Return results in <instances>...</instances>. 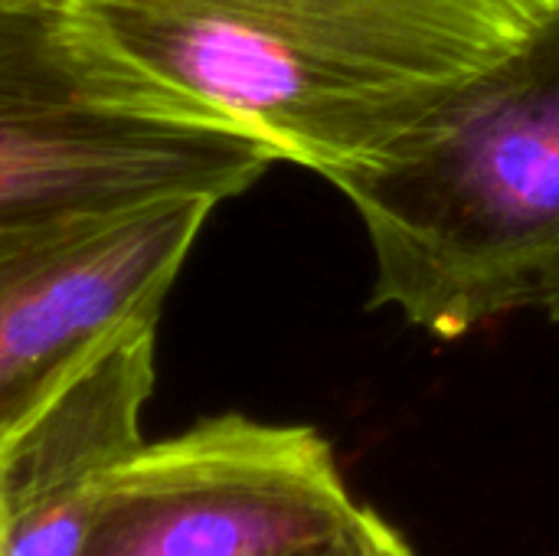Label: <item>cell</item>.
Here are the masks:
<instances>
[{
    "mask_svg": "<svg viewBox=\"0 0 559 556\" xmlns=\"http://www.w3.org/2000/svg\"><path fill=\"white\" fill-rule=\"evenodd\" d=\"M154 331L115 341L0 452V556H79L108 475L144 442Z\"/></svg>",
    "mask_w": 559,
    "mask_h": 556,
    "instance_id": "cell-6",
    "label": "cell"
},
{
    "mask_svg": "<svg viewBox=\"0 0 559 556\" xmlns=\"http://www.w3.org/2000/svg\"><path fill=\"white\" fill-rule=\"evenodd\" d=\"M357 210L370 308L436 338L559 311V7L383 157L331 180Z\"/></svg>",
    "mask_w": 559,
    "mask_h": 556,
    "instance_id": "cell-2",
    "label": "cell"
},
{
    "mask_svg": "<svg viewBox=\"0 0 559 556\" xmlns=\"http://www.w3.org/2000/svg\"><path fill=\"white\" fill-rule=\"evenodd\" d=\"M278 157L108 52L69 0H0V229L223 203Z\"/></svg>",
    "mask_w": 559,
    "mask_h": 556,
    "instance_id": "cell-3",
    "label": "cell"
},
{
    "mask_svg": "<svg viewBox=\"0 0 559 556\" xmlns=\"http://www.w3.org/2000/svg\"><path fill=\"white\" fill-rule=\"evenodd\" d=\"M550 3H554V7H559V0H550Z\"/></svg>",
    "mask_w": 559,
    "mask_h": 556,
    "instance_id": "cell-8",
    "label": "cell"
},
{
    "mask_svg": "<svg viewBox=\"0 0 559 556\" xmlns=\"http://www.w3.org/2000/svg\"><path fill=\"white\" fill-rule=\"evenodd\" d=\"M357 508L318 429L223 413L141 442L108 475L79 556H282Z\"/></svg>",
    "mask_w": 559,
    "mask_h": 556,
    "instance_id": "cell-4",
    "label": "cell"
},
{
    "mask_svg": "<svg viewBox=\"0 0 559 556\" xmlns=\"http://www.w3.org/2000/svg\"><path fill=\"white\" fill-rule=\"evenodd\" d=\"M282 556H416L409 541L377 511L360 505L357 514L331 537Z\"/></svg>",
    "mask_w": 559,
    "mask_h": 556,
    "instance_id": "cell-7",
    "label": "cell"
},
{
    "mask_svg": "<svg viewBox=\"0 0 559 556\" xmlns=\"http://www.w3.org/2000/svg\"><path fill=\"white\" fill-rule=\"evenodd\" d=\"M554 318H557V321H559V311H557V315H554Z\"/></svg>",
    "mask_w": 559,
    "mask_h": 556,
    "instance_id": "cell-9",
    "label": "cell"
},
{
    "mask_svg": "<svg viewBox=\"0 0 559 556\" xmlns=\"http://www.w3.org/2000/svg\"><path fill=\"white\" fill-rule=\"evenodd\" d=\"M121 62L278 161L364 167L521 49L550 0H69Z\"/></svg>",
    "mask_w": 559,
    "mask_h": 556,
    "instance_id": "cell-1",
    "label": "cell"
},
{
    "mask_svg": "<svg viewBox=\"0 0 559 556\" xmlns=\"http://www.w3.org/2000/svg\"><path fill=\"white\" fill-rule=\"evenodd\" d=\"M216 200L167 197L0 229V452L160 305Z\"/></svg>",
    "mask_w": 559,
    "mask_h": 556,
    "instance_id": "cell-5",
    "label": "cell"
}]
</instances>
